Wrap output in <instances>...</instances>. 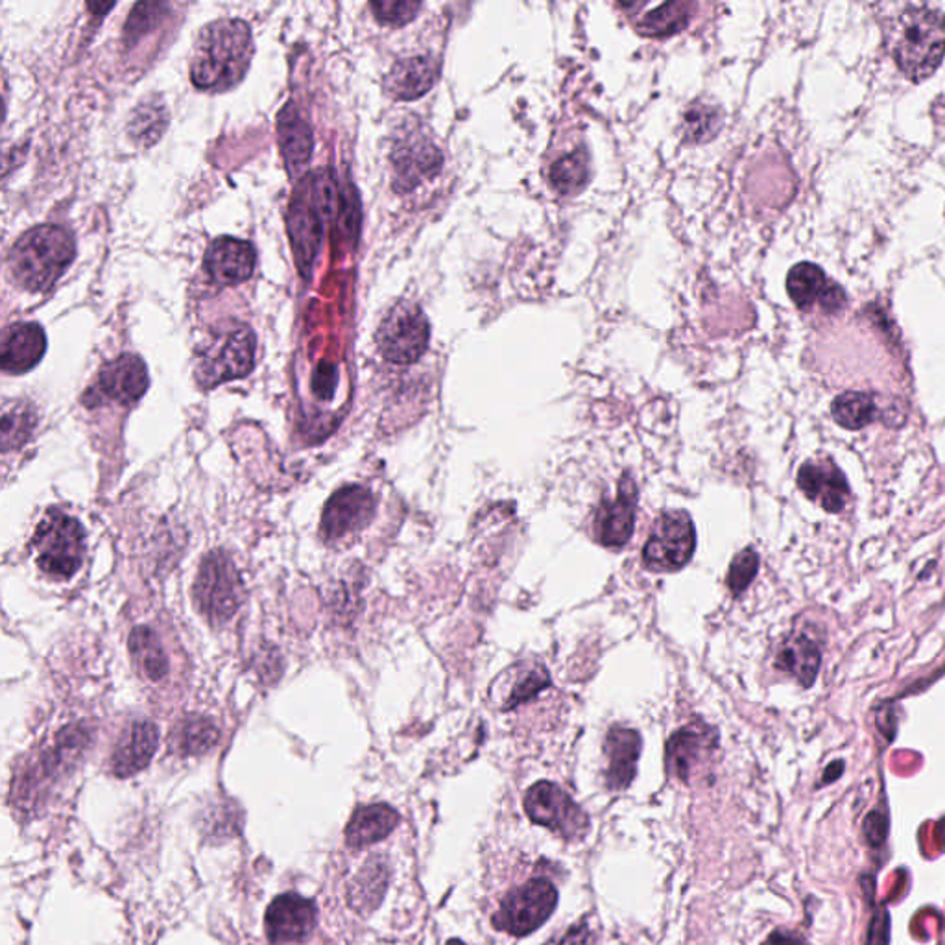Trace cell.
<instances>
[{
  "label": "cell",
  "mask_w": 945,
  "mask_h": 945,
  "mask_svg": "<svg viewBox=\"0 0 945 945\" xmlns=\"http://www.w3.org/2000/svg\"><path fill=\"white\" fill-rule=\"evenodd\" d=\"M253 58L251 30L240 19L201 28L190 54V82L200 91H228L246 77Z\"/></svg>",
  "instance_id": "obj_1"
},
{
  "label": "cell",
  "mask_w": 945,
  "mask_h": 945,
  "mask_svg": "<svg viewBox=\"0 0 945 945\" xmlns=\"http://www.w3.org/2000/svg\"><path fill=\"white\" fill-rule=\"evenodd\" d=\"M892 56L911 82L935 74L945 56V16L927 6H911L894 22Z\"/></svg>",
  "instance_id": "obj_2"
},
{
  "label": "cell",
  "mask_w": 945,
  "mask_h": 945,
  "mask_svg": "<svg viewBox=\"0 0 945 945\" xmlns=\"http://www.w3.org/2000/svg\"><path fill=\"white\" fill-rule=\"evenodd\" d=\"M77 257L72 235L60 226H38L21 235L10 251V270L19 287L44 292L66 273Z\"/></svg>",
  "instance_id": "obj_3"
},
{
  "label": "cell",
  "mask_w": 945,
  "mask_h": 945,
  "mask_svg": "<svg viewBox=\"0 0 945 945\" xmlns=\"http://www.w3.org/2000/svg\"><path fill=\"white\" fill-rule=\"evenodd\" d=\"M256 332L245 324H223L212 329L196 348L195 376L201 388H215L242 379L256 366Z\"/></svg>",
  "instance_id": "obj_4"
},
{
  "label": "cell",
  "mask_w": 945,
  "mask_h": 945,
  "mask_svg": "<svg viewBox=\"0 0 945 945\" xmlns=\"http://www.w3.org/2000/svg\"><path fill=\"white\" fill-rule=\"evenodd\" d=\"M33 549L44 575L67 580L82 566L86 530L78 519L52 508L36 528Z\"/></svg>",
  "instance_id": "obj_5"
},
{
  "label": "cell",
  "mask_w": 945,
  "mask_h": 945,
  "mask_svg": "<svg viewBox=\"0 0 945 945\" xmlns=\"http://www.w3.org/2000/svg\"><path fill=\"white\" fill-rule=\"evenodd\" d=\"M192 598L211 625H226L233 619L242 603V580L228 553L212 550L203 558L192 587Z\"/></svg>",
  "instance_id": "obj_6"
},
{
  "label": "cell",
  "mask_w": 945,
  "mask_h": 945,
  "mask_svg": "<svg viewBox=\"0 0 945 945\" xmlns=\"http://www.w3.org/2000/svg\"><path fill=\"white\" fill-rule=\"evenodd\" d=\"M376 338L377 348L388 362L414 365L429 348V320L418 305L401 301L382 318Z\"/></svg>",
  "instance_id": "obj_7"
},
{
  "label": "cell",
  "mask_w": 945,
  "mask_h": 945,
  "mask_svg": "<svg viewBox=\"0 0 945 945\" xmlns=\"http://www.w3.org/2000/svg\"><path fill=\"white\" fill-rule=\"evenodd\" d=\"M556 905V886L545 877H534L506 894L495 913L494 927L511 936L533 935L553 916Z\"/></svg>",
  "instance_id": "obj_8"
},
{
  "label": "cell",
  "mask_w": 945,
  "mask_h": 945,
  "mask_svg": "<svg viewBox=\"0 0 945 945\" xmlns=\"http://www.w3.org/2000/svg\"><path fill=\"white\" fill-rule=\"evenodd\" d=\"M523 805L534 824L547 827L567 843L586 837L589 818L575 799L556 783H536L528 788Z\"/></svg>",
  "instance_id": "obj_9"
},
{
  "label": "cell",
  "mask_w": 945,
  "mask_h": 945,
  "mask_svg": "<svg viewBox=\"0 0 945 945\" xmlns=\"http://www.w3.org/2000/svg\"><path fill=\"white\" fill-rule=\"evenodd\" d=\"M696 533L689 514L665 511L654 523L653 533L643 549V561L653 570H678L693 558Z\"/></svg>",
  "instance_id": "obj_10"
},
{
  "label": "cell",
  "mask_w": 945,
  "mask_h": 945,
  "mask_svg": "<svg viewBox=\"0 0 945 945\" xmlns=\"http://www.w3.org/2000/svg\"><path fill=\"white\" fill-rule=\"evenodd\" d=\"M717 729L704 723L689 724L678 729L668 739L665 750V765L674 779L687 783L700 776L702 770L709 765L713 754L717 750Z\"/></svg>",
  "instance_id": "obj_11"
},
{
  "label": "cell",
  "mask_w": 945,
  "mask_h": 945,
  "mask_svg": "<svg viewBox=\"0 0 945 945\" xmlns=\"http://www.w3.org/2000/svg\"><path fill=\"white\" fill-rule=\"evenodd\" d=\"M390 158L396 176L394 187L402 192L416 189L424 180H432L444 165V158L435 142L416 131L397 139Z\"/></svg>",
  "instance_id": "obj_12"
},
{
  "label": "cell",
  "mask_w": 945,
  "mask_h": 945,
  "mask_svg": "<svg viewBox=\"0 0 945 945\" xmlns=\"http://www.w3.org/2000/svg\"><path fill=\"white\" fill-rule=\"evenodd\" d=\"M376 516V497L370 489L351 484L338 489L326 505L321 516V536L327 541H337L348 534L359 533L370 525Z\"/></svg>",
  "instance_id": "obj_13"
},
{
  "label": "cell",
  "mask_w": 945,
  "mask_h": 945,
  "mask_svg": "<svg viewBox=\"0 0 945 945\" xmlns=\"http://www.w3.org/2000/svg\"><path fill=\"white\" fill-rule=\"evenodd\" d=\"M318 922V908L312 899L288 892L270 903L267 911L268 941L272 944H301L309 941Z\"/></svg>",
  "instance_id": "obj_14"
},
{
  "label": "cell",
  "mask_w": 945,
  "mask_h": 945,
  "mask_svg": "<svg viewBox=\"0 0 945 945\" xmlns=\"http://www.w3.org/2000/svg\"><path fill=\"white\" fill-rule=\"evenodd\" d=\"M637 488L630 475H625L615 499L603 500L595 514V538L604 547L628 544L636 525Z\"/></svg>",
  "instance_id": "obj_15"
},
{
  "label": "cell",
  "mask_w": 945,
  "mask_h": 945,
  "mask_svg": "<svg viewBox=\"0 0 945 945\" xmlns=\"http://www.w3.org/2000/svg\"><path fill=\"white\" fill-rule=\"evenodd\" d=\"M147 365L137 355H120L109 360L98 374L97 386L89 396H98L103 401L119 405H133L148 390Z\"/></svg>",
  "instance_id": "obj_16"
},
{
  "label": "cell",
  "mask_w": 945,
  "mask_h": 945,
  "mask_svg": "<svg viewBox=\"0 0 945 945\" xmlns=\"http://www.w3.org/2000/svg\"><path fill=\"white\" fill-rule=\"evenodd\" d=\"M256 248L233 237L212 240L203 257V265L212 281L223 287L245 284L256 270Z\"/></svg>",
  "instance_id": "obj_17"
},
{
  "label": "cell",
  "mask_w": 945,
  "mask_h": 945,
  "mask_svg": "<svg viewBox=\"0 0 945 945\" xmlns=\"http://www.w3.org/2000/svg\"><path fill=\"white\" fill-rule=\"evenodd\" d=\"M798 488L829 514L844 510L849 497L844 472L832 462H805L798 471Z\"/></svg>",
  "instance_id": "obj_18"
},
{
  "label": "cell",
  "mask_w": 945,
  "mask_h": 945,
  "mask_svg": "<svg viewBox=\"0 0 945 945\" xmlns=\"http://www.w3.org/2000/svg\"><path fill=\"white\" fill-rule=\"evenodd\" d=\"M47 337L38 324H16L8 327L2 338L0 365L6 374L21 376L32 370L43 359Z\"/></svg>",
  "instance_id": "obj_19"
},
{
  "label": "cell",
  "mask_w": 945,
  "mask_h": 945,
  "mask_svg": "<svg viewBox=\"0 0 945 945\" xmlns=\"http://www.w3.org/2000/svg\"><path fill=\"white\" fill-rule=\"evenodd\" d=\"M159 732L150 720H136L126 729L111 756V772L117 777H130L147 768L158 750Z\"/></svg>",
  "instance_id": "obj_20"
},
{
  "label": "cell",
  "mask_w": 945,
  "mask_h": 945,
  "mask_svg": "<svg viewBox=\"0 0 945 945\" xmlns=\"http://www.w3.org/2000/svg\"><path fill=\"white\" fill-rule=\"evenodd\" d=\"M436 80L438 61L430 56H412L391 66L385 78V89L396 100H416L429 93Z\"/></svg>",
  "instance_id": "obj_21"
},
{
  "label": "cell",
  "mask_w": 945,
  "mask_h": 945,
  "mask_svg": "<svg viewBox=\"0 0 945 945\" xmlns=\"http://www.w3.org/2000/svg\"><path fill=\"white\" fill-rule=\"evenodd\" d=\"M604 754L608 757V788L625 790L636 777L637 760L641 756V735L636 729L611 728L604 740Z\"/></svg>",
  "instance_id": "obj_22"
},
{
  "label": "cell",
  "mask_w": 945,
  "mask_h": 945,
  "mask_svg": "<svg viewBox=\"0 0 945 945\" xmlns=\"http://www.w3.org/2000/svg\"><path fill=\"white\" fill-rule=\"evenodd\" d=\"M820 648L805 634H793L779 645L776 654V667L798 679L802 687L809 689L820 670Z\"/></svg>",
  "instance_id": "obj_23"
},
{
  "label": "cell",
  "mask_w": 945,
  "mask_h": 945,
  "mask_svg": "<svg viewBox=\"0 0 945 945\" xmlns=\"http://www.w3.org/2000/svg\"><path fill=\"white\" fill-rule=\"evenodd\" d=\"M399 824V813L386 804L366 805L355 810L348 827L346 843L349 848L360 849L388 837Z\"/></svg>",
  "instance_id": "obj_24"
},
{
  "label": "cell",
  "mask_w": 945,
  "mask_h": 945,
  "mask_svg": "<svg viewBox=\"0 0 945 945\" xmlns=\"http://www.w3.org/2000/svg\"><path fill=\"white\" fill-rule=\"evenodd\" d=\"M279 145L287 169L292 172L309 163L312 156V130L292 102L285 106L278 120Z\"/></svg>",
  "instance_id": "obj_25"
},
{
  "label": "cell",
  "mask_w": 945,
  "mask_h": 945,
  "mask_svg": "<svg viewBox=\"0 0 945 945\" xmlns=\"http://www.w3.org/2000/svg\"><path fill=\"white\" fill-rule=\"evenodd\" d=\"M315 207V203H310L309 196H298V200L294 198L290 217H288L294 250L301 268L312 262L320 248L321 218Z\"/></svg>",
  "instance_id": "obj_26"
},
{
  "label": "cell",
  "mask_w": 945,
  "mask_h": 945,
  "mask_svg": "<svg viewBox=\"0 0 945 945\" xmlns=\"http://www.w3.org/2000/svg\"><path fill=\"white\" fill-rule=\"evenodd\" d=\"M131 658L145 678L161 682L169 673V658L158 634L147 626H139L130 634Z\"/></svg>",
  "instance_id": "obj_27"
},
{
  "label": "cell",
  "mask_w": 945,
  "mask_h": 945,
  "mask_svg": "<svg viewBox=\"0 0 945 945\" xmlns=\"http://www.w3.org/2000/svg\"><path fill=\"white\" fill-rule=\"evenodd\" d=\"M169 125V111L159 98H145L137 103L128 122V133L139 147H152Z\"/></svg>",
  "instance_id": "obj_28"
},
{
  "label": "cell",
  "mask_w": 945,
  "mask_h": 945,
  "mask_svg": "<svg viewBox=\"0 0 945 945\" xmlns=\"http://www.w3.org/2000/svg\"><path fill=\"white\" fill-rule=\"evenodd\" d=\"M218 728L206 717H187L170 735V745L181 756H201L217 746Z\"/></svg>",
  "instance_id": "obj_29"
},
{
  "label": "cell",
  "mask_w": 945,
  "mask_h": 945,
  "mask_svg": "<svg viewBox=\"0 0 945 945\" xmlns=\"http://www.w3.org/2000/svg\"><path fill=\"white\" fill-rule=\"evenodd\" d=\"M826 273L818 265L813 262H799L790 268L787 276V292L793 304L802 310H809L816 301H820L822 294L826 290Z\"/></svg>",
  "instance_id": "obj_30"
},
{
  "label": "cell",
  "mask_w": 945,
  "mask_h": 945,
  "mask_svg": "<svg viewBox=\"0 0 945 945\" xmlns=\"http://www.w3.org/2000/svg\"><path fill=\"white\" fill-rule=\"evenodd\" d=\"M832 416L840 427L848 430H861L866 425L874 424L879 416L872 394L866 391H844L833 401Z\"/></svg>",
  "instance_id": "obj_31"
},
{
  "label": "cell",
  "mask_w": 945,
  "mask_h": 945,
  "mask_svg": "<svg viewBox=\"0 0 945 945\" xmlns=\"http://www.w3.org/2000/svg\"><path fill=\"white\" fill-rule=\"evenodd\" d=\"M589 178V156L584 148L556 159L550 167V183L560 195L570 196L580 192Z\"/></svg>",
  "instance_id": "obj_32"
},
{
  "label": "cell",
  "mask_w": 945,
  "mask_h": 945,
  "mask_svg": "<svg viewBox=\"0 0 945 945\" xmlns=\"http://www.w3.org/2000/svg\"><path fill=\"white\" fill-rule=\"evenodd\" d=\"M723 128V113L720 109L709 103H693L684 115L682 133L690 145H702L712 141Z\"/></svg>",
  "instance_id": "obj_33"
},
{
  "label": "cell",
  "mask_w": 945,
  "mask_h": 945,
  "mask_svg": "<svg viewBox=\"0 0 945 945\" xmlns=\"http://www.w3.org/2000/svg\"><path fill=\"white\" fill-rule=\"evenodd\" d=\"M36 427V414L32 405L27 402H13L4 408L2 416V449L6 452L19 447L32 435Z\"/></svg>",
  "instance_id": "obj_34"
},
{
  "label": "cell",
  "mask_w": 945,
  "mask_h": 945,
  "mask_svg": "<svg viewBox=\"0 0 945 945\" xmlns=\"http://www.w3.org/2000/svg\"><path fill=\"white\" fill-rule=\"evenodd\" d=\"M687 21H689L687 4H682V2L670 4L668 2V4L659 6V8L643 17L639 28L645 36L663 38V36L679 32L687 24Z\"/></svg>",
  "instance_id": "obj_35"
},
{
  "label": "cell",
  "mask_w": 945,
  "mask_h": 945,
  "mask_svg": "<svg viewBox=\"0 0 945 945\" xmlns=\"http://www.w3.org/2000/svg\"><path fill=\"white\" fill-rule=\"evenodd\" d=\"M759 570V555L754 549L740 550L739 555L735 556L732 566H729L728 584L729 591L734 593L735 597H739L740 593H745L750 586Z\"/></svg>",
  "instance_id": "obj_36"
},
{
  "label": "cell",
  "mask_w": 945,
  "mask_h": 945,
  "mask_svg": "<svg viewBox=\"0 0 945 945\" xmlns=\"http://www.w3.org/2000/svg\"><path fill=\"white\" fill-rule=\"evenodd\" d=\"M550 685L549 674H547V668L534 667L528 670L525 676L517 679V684L514 685V689H511V695L508 700H506L505 709H514V707L519 706V704H525V702L533 700L536 696L541 693V690L547 689Z\"/></svg>",
  "instance_id": "obj_37"
},
{
  "label": "cell",
  "mask_w": 945,
  "mask_h": 945,
  "mask_svg": "<svg viewBox=\"0 0 945 945\" xmlns=\"http://www.w3.org/2000/svg\"><path fill=\"white\" fill-rule=\"evenodd\" d=\"M386 877H388V872H386L385 864L379 863V861L368 864L359 877L360 881H365V886H355V897H351L354 905L359 907L360 903H365L368 907V891H370L371 907H377L386 891Z\"/></svg>",
  "instance_id": "obj_38"
},
{
  "label": "cell",
  "mask_w": 945,
  "mask_h": 945,
  "mask_svg": "<svg viewBox=\"0 0 945 945\" xmlns=\"http://www.w3.org/2000/svg\"><path fill=\"white\" fill-rule=\"evenodd\" d=\"M371 10L376 13L377 21L385 24H394V27H402L407 22L412 21L414 17L418 16L421 10L419 2H410V0H396V2H371Z\"/></svg>",
  "instance_id": "obj_39"
},
{
  "label": "cell",
  "mask_w": 945,
  "mask_h": 945,
  "mask_svg": "<svg viewBox=\"0 0 945 945\" xmlns=\"http://www.w3.org/2000/svg\"><path fill=\"white\" fill-rule=\"evenodd\" d=\"M337 366L324 360V362L318 365L315 376H312V391H315V396L320 397L324 401H329L335 396V391H337Z\"/></svg>",
  "instance_id": "obj_40"
},
{
  "label": "cell",
  "mask_w": 945,
  "mask_h": 945,
  "mask_svg": "<svg viewBox=\"0 0 945 945\" xmlns=\"http://www.w3.org/2000/svg\"><path fill=\"white\" fill-rule=\"evenodd\" d=\"M891 942V914L883 907H875L869 922L866 945H888Z\"/></svg>",
  "instance_id": "obj_41"
},
{
  "label": "cell",
  "mask_w": 945,
  "mask_h": 945,
  "mask_svg": "<svg viewBox=\"0 0 945 945\" xmlns=\"http://www.w3.org/2000/svg\"><path fill=\"white\" fill-rule=\"evenodd\" d=\"M864 833L872 846H881L885 844L888 837V813L885 809H877L869 813L868 818L864 820Z\"/></svg>",
  "instance_id": "obj_42"
},
{
  "label": "cell",
  "mask_w": 945,
  "mask_h": 945,
  "mask_svg": "<svg viewBox=\"0 0 945 945\" xmlns=\"http://www.w3.org/2000/svg\"><path fill=\"white\" fill-rule=\"evenodd\" d=\"M846 305H848V298H846L844 288L835 284L827 285L820 298L822 310L827 315H837Z\"/></svg>",
  "instance_id": "obj_43"
},
{
  "label": "cell",
  "mask_w": 945,
  "mask_h": 945,
  "mask_svg": "<svg viewBox=\"0 0 945 945\" xmlns=\"http://www.w3.org/2000/svg\"><path fill=\"white\" fill-rule=\"evenodd\" d=\"M558 945H598L597 935L586 922H580L575 927H570L569 933Z\"/></svg>",
  "instance_id": "obj_44"
},
{
  "label": "cell",
  "mask_w": 945,
  "mask_h": 945,
  "mask_svg": "<svg viewBox=\"0 0 945 945\" xmlns=\"http://www.w3.org/2000/svg\"><path fill=\"white\" fill-rule=\"evenodd\" d=\"M447 945H466V944H464L462 941H458V938H455V941L447 942Z\"/></svg>",
  "instance_id": "obj_45"
}]
</instances>
